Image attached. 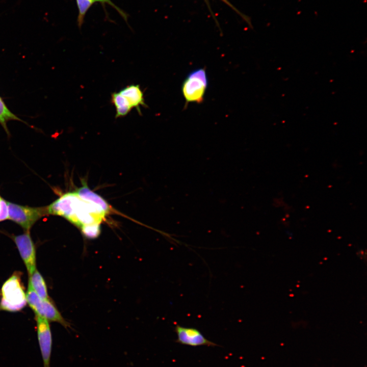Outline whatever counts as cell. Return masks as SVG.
I'll return each mask as SVG.
<instances>
[{"label":"cell","instance_id":"1","mask_svg":"<svg viewBox=\"0 0 367 367\" xmlns=\"http://www.w3.org/2000/svg\"><path fill=\"white\" fill-rule=\"evenodd\" d=\"M1 296V309L14 312L25 307L27 303L26 294L19 273H14L4 283Z\"/></svg>","mask_w":367,"mask_h":367},{"label":"cell","instance_id":"2","mask_svg":"<svg viewBox=\"0 0 367 367\" xmlns=\"http://www.w3.org/2000/svg\"><path fill=\"white\" fill-rule=\"evenodd\" d=\"M207 86L208 80L205 69H195L189 73L181 86L186 100L185 107L190 102H202Z\"/></svg>","mask_w":367,"mask_h":367},{"label":"cell","instance_id":"3","mask_svg":"<svg viewBox=\"0 0 367 367\" xmlns=\"http://www.w3.org/2000/svg\"><path fill=\"white\" fill-rule=\"evenodd\" d=\"M26 299L27 303L36 316L43 317L48 321L59 323L65 328L70 327L69 324L65 320L52 302L49 299H41L29 283Z\"/></svg>","mask_w":367,"mask_h":367},{"label":"cell","instance_id":"4","mask_svg":"<svg viewBox=\"0 0 367 367\" xmlns=\"http://www.w3.org/2000/svg\"><path fill=\"white\" fill-rule=\"evenodd\" d=\"M8 219L19 225L25 231H30L32 226L40 218L48 215L47 207H32L18 205L7 201Z\"/></svg>","mask_w":367,"mask_h":367},{"label":"cell","instance_id":"5","mask_svg":"<svg viewBox=\"0 0 367 367\" xmlns=\"http://www.w3.org/2000/svg\"><path fill=\"white\" fill-rule=\"evenodd\" d=\"M81 200L75 192L66 193L46 206L48 215L61 216L72 223Z\"/></svg>","mask_w":367,"mask_h":367},{"label":"cell","instance_id":"6","mask_svg":"<svg viewBox=\"0 0 367 367\" xmlns=\"http://www.w3.org/2000/svg\"><path fill=\"white\" fill-rule=\"evenodd\" d=\"M13 239L30 276L36 269V248L30 231H25L23 234L14 236Z\"/></svg>","mask_w":367,"mask_h":367},{"label":"cell","instance_id":"7","mask_svg":"<svg viewBox=\"0 0 367 367\" xmlns=\"http://www.w3.org/2000/svg\"><path fill=\"white\" fill-rule=\"evenodd\" d=\"M37 337L43 363V367H50L52 336L49 321L36 316Z\"/></svg>","mask_w":367,"mask_h":367},{"label":"cell","instance_id":"8","mask_svg":"<svg viewBox=\"0 0 367 367\" xmlns=\"http://www.w3.org/2000/svg\"><path fill=\"white\" fill-rule=\"evenodd\" d=\"M175 331L177 335L175 342L192 347L201 346H217V344L207 339L197 329L176 324Z\"/></svg>","mask_w":367,"mask_h":367},{"label":"cell","instance_id":"9","mask_svg":"<svg viewBox=\"0 0 367 367\" xmlns=\"http://www.w3.org/2000/svg\"><path fill=\"white\" fill-rule=\"evenodd\" d=\"M126 98L133 108H135L139 114H141L140 106L146 107L143 93L138 85H130L125 87L119 92Z\"/></svg>","mask_w":367,"mask_h":367},{"label":"cell","instance_id":"10","mask_svg":"<svg viewBox=\"0 0 367 367\" xmlns=\"http://www.w3.org/2000/svg\"><path fill=\"white\" fill-rule=\"evenodd\" d=\"M75 193L82 200L100 206L107 214L111 212V207L108 202L100 196L91 190L86 182L77 189Z\"/></svg>","mask_w":367,"mask_h":367},{"label":"cell","instance_id":"11","mask_svg":"<svg viewBox=\"0 0 367 367\" xmlns=\"http://www.w3.org/2000/svg\"><path fill=\"white\" fill-rule=\"evenodd\" d=\"M29 283L41 299L49 300L45 280L37 269L29 276Z\"/></svg>","mask_w":367,"mask_h":367},{"label":"cell","instance_id":"12","mask_svg":"<svg viewBox=\"0 0 367 367\" xmlns=\"http://www.w3.org/2000/svg\"><path fill=\"white\" fill-rule=\"evenodd\" d=\"M111 101L116 108V118L125 116L133 108L126 98L120 92L113 93L111 95Z\"/></svg>","mask_w":367,"mask_h":367},{"label":"cell","instance_id":"13","mask_svg":"<svg viewBox=\"0 0 367 367\" xmlns=\"http://www.w3.org/2000/svg\"><path fill=\"white\" fill-rule=\"evenodd\" d=\"M12 120H20V119L9 110L2 99L0 97V123L8 134V130L6 123L8 121Z\"/></svg>","mask_w":367,"mask_h":367},{"label":"cell","instance_id":"14","mask_svg":"<svg viewBox=\"0 0 367 367\" xmlns=\"http://www.w3.org/2000/svg\"><path fill=\"white\" fill-rule=\"evenodd\" d=\"M77 8V25L80 28L84 21L86 13L92 5L95 3V0H76Z\"/></svg>","mask_w":367,"mask_h":367},{"label":"cell","instance_id":"15","mask_svg":"<svg viewBox=\"0 0 367 367\" xmlns=\"http://www.w3.org/2000/svg\"><path fill=\"white\" fill-rule=\"evenodd\" d=\"M83 234L88 239L97 238L100 233L99 223H94L82 226L81 227Z\"/></svg>","mask_w":367,"mask_h":367},{"label":"cell","instance_id":"16","mask_svg":"<svg viewBox=\"0 0 367 367\" xmlns=\"http://www.w3.org/2000/svg\"><path fill=\"white\" fill-rule=\"evenodd\" d=\"M8 217L7 201L0 196V221L8 219Z\"/></svg>","mask_w":367,"mask_h":367},{"label":"cell","instance_id":"17","mask_svg":"<svg viewBox=\"0 0 367 367\" xmlns=\"http://www.w3.org/2000/svg\"><path fill=\"white\" fill-rule=\"evenodd\" d=\"M95 2H98L101 3L103 5L105 4L111 6L116 10L118 11L120 15L123 17L124 20H127V15L126 13L119 7H118L115 4H114L111 0H95Z\"/></svg>","mask_w":367,"mask_h":367},{"label":"cell","instance_id":"18","mask_svg":"<svg viewBox=\"0 0 367 367\" xmlns=\"http://www.w3.org/2000/svg\"><path fill=\"white\" fill-rule=\"evenodd\" d=\"M221 1L224 2L226 4L228 5L230 7L232 8L234 10H235V9H234V8L233 7V6L232 5H231V4L229 3L227 0H221Z\"/></svg>","mask_w":367,"mask_h":367}]
</instances>
